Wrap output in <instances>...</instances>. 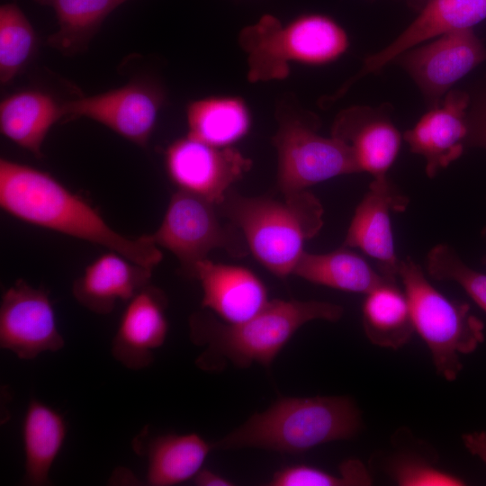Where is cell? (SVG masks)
<instances>
[{
    "mask_svg": "<svg viewBox=\"0 0 486 486\" xmlns=\"http://www.w3.org/2000/svg\"><path fill=\"white\" fill-rule=\"evenodd\" d=\"M466 122L465 146L486 149V88L471 101Z\"/></svg>",
    "mask_w": 486,
    "mask_h": 486,
    "instance_id": "cell-31",
    "label": "cell"
},
{
    "mask_svg": "<svg viewBox=\"0 0 486 486\" xmlns=\"http://www.w3.org/2000/svg\"><path fill=\"white\" fill-rule=\"evenodd\" d=\"M166 302L165 293L150 284L127 302L111 346L112 356L124 367L140 370L153 362V353L168 331Z\"/></svg>",
    "mask_w": 486,
    "mask_h": 486,
    "instance_id": "cell-15",
    "label": "cell"
},
{
    "mask_svg": "<svg viewBox=\"0 0 486 486\" xmlns=\"http://www.w3.org/2000/svg\"><path fill=\"white\" fill-rule=\"evenodd\" d=\"M417 11H420L430 0H406Z\"/></svg>",
    "mask_w": 486,
    "mask_h": 486,
    "instance_id": "cell-34",
    "label": "cell"
},
{
    "mask_svg": "<svg viewBox=\"0 0 486 486\" xmlns=\"http://www.w3.org/2000/svg\"><path fill=\"white\" fill-rule=\"evenodd\" d=\"M165 164L178 190L219 205L252 161L233 147H216L186 135L169 144Z\"/></svg>",
    "mask_w": 486,
    "mask_h": 486,
    "instance_id": "cell-9",
    "label": "cell"
},
{
    "mask_svg": "<svg viewBox=\"0 0 486 486\" xmlns=\"http://www.w3.org/2000/svg\"><path fill=\"white\" fill-rule=\"evenodd\" d=\"M342 306L320 301L272 300L246 321L221 322L210 313L190 318L191 338L205 346L197 359L201 368L213 369L220 360L238 367L253 363L268 367L293 334L314 320L338 321Z\"/></svg>",
    "mask_w": 486,
    "mask_h": 486,
    "instance_id": "cell-2",
    "label": "cell"
},
{
    "mask_svg": "<svg viewBox=\"0 0 486 486\" xmlns=\"http://www.w3.org/2000/svg\"><path fill=\"white\" fill-rule=\"evenodd\" d=\"M0 206L24 222L100 245L146 267L154 269L162 260L151 235L120 234L49 173L6 158L0 159Z\"/></svg>",
    "mask_w": 486,
    "mask_h": 486,
    "instance_id": "cell-1",
    "label": "cell"
},
{
    "mask_svg": "<svg viewBox=\"0 0 486 486\" xmlns=\"http://www.w3.org/2000/svg\"><path fill=\"white\" fill-rule=\"evenodd\" d=\"M212 445L197 434H166L147 445V482L152 486H172L186 482L202 469Z\"/></svg>",
    "mask_w": 486,
    "mask_h": 486,
    "instance_id": "cell-25",
    "label": "cell"
},
{
    "mask_svg": "<svg viewBox=\"0 0 486 486\" xmlns=\"http://www.w3.org/2000/svg\"><path fill=\"white\" fill-rule=\"evenodd\" d=\"M193 278L202 288V307L227 323L248 320L269 302L263 282L243 266L214 263L207 258L195 266Z\"/></svg>",
    "mask_w": 486,
    "mask_h": 486,
    "instance_id": "cell-17",
    "label": "cell"
},
{
    "mask_svg": "<svg viewBox=\"0 0 486 486\" xmlns=\"http://www.w3.org/2000/svg\"><path fill=\"white\" fill-rule=\"evenodd\" d=\"M389 476L400 486H462L465 482L410 452L392 456L386 465Z\"/></svg>",
    "mask_w": 486,
    "mask_h": 486,
    "instance_id": "cell-30",
    "label": "cell"
},
{
    "mask_svg": "<svg viewBox=\"0 0 486 486\" xmlns=\"http://www.w3.org/2000/svg\"><path fill=\"white\" fill-rule=\"evenodd\" d=\"M33 27L15 4L0 7V82L6 85L25 67L35 48Z\"/></svg>",
    "mask_w": 486,
    "mask_h": 486,
    "instance_id": "cell-27",
    "label": "cell"
},
{
    "mask_svg": "<svg viewBox=\"0 0 486 486\" xmlns=\"http://www.w3.org/2000/svg\"><path fill=\"white\" fill-rule=\"evenodd\" d=\"M361 428V412L349 397H286L252 415L212 447H256L297 454L328 442L353 438Z\"/></svg>",
    "mask_w": 486,
    "mask_h": 486,
    "instance_id": "cell-3",
    "label": "cell"
},
{
    "mask_svg": "<svg viewBox=\"0 0 486 486\" xmlns=\"http://www.w3.org/2000/svg\"><path fill=\"white\" fill-rule=\"evenodd\" d=\"M292 274L327 287L366 294L387 280L350 248L325 254L305 250L296 263Z\"/></svg>",
    "mask_w": 486,
    "mask_h": 486,
    "instance_id": "cell-23",
    "label": "cell"
},
{
    "mask_svg": "<svg viewBox=\"0 0 486 486\" xmlns=\"http://www.w3.org/2000/svg\"><path fill=\"white\" fill-rule=\"evenodd\" d=\"M465 448L486 464V432L473 431L462 436Z\"/></svg>",
    "mask_w": 486,
    "mask_h": 486,
    "instance_id": "cell-32",
    "label": "cell"
},
{
    "mask_svg": "<svg viewBox=\"0 0 486 486\" xmlns=\"http://www.w3.org/2000/svg\"><path fill=\"white\" fill-rule=\"evenodd\" d=\"M67 430L59 411L36 399L30 400L22 427L26 484L50 483V472L62 449Z\"/></svg>",
    "mask_w": 486,
    "mask_h": 486,
    "instance_id": "cell-21",
    "label": "cell"
},
{
    "mask_svg": "<svg viewBox=\"0 0 486 486\" xmlns=\"http://www.w3.org/2000/svg\"><path fill=\"white\" fill-rule=\"evenodd\" d=\"M187 135L216 147H232L249 132L252 114L237 95H211L193 100L185 109Z\"/></svg>",
    "mask_w": 486,
    "mask_h": 486,
    "instance_id": "cell-22",
    "label": "cell"
},
{
    "mask_svg": "<svg viewBox=\"0 0 486 486\" xmlns=\"http://www.w3.org/2000/svg\"><path fill=\"white\" fill-rule=\"evenodd\" d=\"M62 118V104L39 90L19 91L0 103L2 134L39 158L48 132Z\"/></svg>",
    "mask_w": 486,
    "mask_h": 486,
    "instance_id": "cell-20",
    "label": "cell"
},
{
    "mask_svg": "<svg viewBox=\"0 0 486 486\" xmlns=\"http://www.w3.org/2000/svg\"><path fill=\"white\" fill-rule=\"evenodd\" d=\"M372 477L364 464L357 459L343 462L339 473L298 464L277 471L268 485L271 486H365L371 485Z\"/></svg>",
    "mask_w": 486,
    "mask_h": 486,
    "instance_id": "cell-28",
    "label": "cell"
},
{
    "mask_svg": "<svg viewBox=\"0 0 486 486\" xmlns=\"http://www.w3.org/2000/svg\"><path fill=\"white\" fill-rule=\"evenodd\" d=\"M272 143L277 153V187L282 194L307 190L333 177L359 173L351 148L318 133L315 115L281 104Z\"/></svg>",
    "mask_w": 486,
    "mask_h": 486,
    "instance_id": "cell-7",
    "label": "cell"
},
{
    "mask_svg": "<svg viewBox=\"0 0 486 486\" xmlns=\"http://www.w3.org/2000/svg\"><path fill=\"white\" fill-rule=\"evenodd\" d=\"M218 206L194 194L178 190L172 194L154 242L174 254L184 274L191 278L195 266L208 254L220 248L236 257L248 254V246L238 229L222 223Z\"/></svg>",
    "mask_w": 486,
    "mask_h": 486,
    "instance_id": "cell-8",
    "label": "cell"
},
{
    "mask_svg": "<svg viewBox=\"0 0 486 486\" xmlns=\"http://www.w3.org/2000/svg\"><path fill=\"white\" fill-rule=\"evenodd\" d=\"M362 320L366 338L380 347L400 348L415 332L406 294L397 280H387L365 294Z\"/></svg>",
    "mask_w": 486,
    "mask_h": 486,
    "instance_id": "cell-24",
    "label": "cell"
},
{
    "mask_svg": "<svg viewBox=\"0 0 486 486\" xmlns=\"http://www.w3.org/2000/svg\"><path fill=\"white\" fill-rule=\"evenodd\" d=\"M164 104L162 91L148 83L132 82L110 91L62 104L63 118H87L146 148Z\"/></svg>",
    "mask_w": 486,
    "mask_h": 486,
    "instance_id": "cell-12",
    "label": "cell"
},
{
    "mask_svg": "<svg viewBox=\"0 0 486 486\" xmlns=\"http://www.w3.org/2000/svg\"><path fill=\"white\" fill-rule=\"evenodd\" d=\"M486 19V0H430L414 21L387 47L369 56L350 84L376 72L406 50L443 33L472 29Z\"/></svg>",
    "mask_w": 486,
    "mask_h": 486,
    "instance_id": "cell-18",
    "label": "cell"
},
{
    "mask_svg": "<svg viewBox=\"0 0 486 486\" xmlns=\"http://www.w3.org/2000/svg\"><path fill=\"white\" fill-rule=\"evenodd\" d=\"M434 39L394 59L414 79L431 107L442 100L453 85L486 59V48L472 28L451 31Z\"/></svg>",
    "mask_w": 486,
    "mask_h": 486,
    "instance_id": "cell-11",
    "label": "cell"
},
{
    "mask_svg": "<svg viewBox=\"0 0 486 486\" xmlns=\"http://www.w3.org/2000/svg\"><path fill=\"white\" fill-rule=\"evenodd\" d=\"M65 345L49 292L19 279L3 294L0 346L22 360H32Z\"/></svg>",
    "mask_w": 486,
    "mask_h": 486,
    "instance_id": "cell-10",
    "label": "cell"
},
{
    "mask_svg": "<svg viewBox=\"0 0 486 486\" xmlns=\"http://www.w3.org/2000/svg\"><path fill=\"white\" fill-rule=\"evenodd\" d=\"M483 236L486 238V228L483 230L482 232ZM482 263L486 266V255L482 257Z\"/></svg>",
    "mask_w": 486,
    "mask_h": 486,
    "instance_id": "cell-35",
    "label": "cell"
},
{
    "mask_svg": "<svg viewBox=\"0 0 486 486\" xmlns=\"http://www.w3.org/2000/svg\"><path fill=\"white\" fill-rule=\"evenodd\" d=\"M470 103L471 97L466 92L449 91L413 128L404 132L403 140L410 151L425 158L429 178L462 156Z\"/></svg>",
    "mask_w": 486,
    "mask_h": 486,
    "instance_id": "cell-14",
    "label": "cell"
},
{
    "mask_svg": "<svg viewBox=\"0 0 486 486\" xmlns=\"http://www.w3.org/2000/svg\"><path fill=\"white\" fill-rule=\"evenodd\" d=\"M409 199L388 178L374 180L369 191L357 205L343 246L359 248L375 260L377 271L397 280L400 259L397 257L390 212H403Z\"/></svg>",
    "mask_w": 486,
    "mask_h": 486,
    "instance_id": "cell-13",
    "label": "cell"
},
{
    "mask_svg": "<svg viewBox=\"0 0 486 486\" xmlns=\"http://www.w3.org/2000/svg\"><path fill=\"white\" fill-rule=\"evenodd\" d=\"M401 279L415 332L427 345L438 375L454 381L463 369L461 357L484 341V324L470 305L448 299L426 278L410 257L400 259Z\"/></svg>",
    "mask_w": 486,
    "mask_h": 486,
    "instance_id": "cell-6",
    "label": "cell"
},
{
    "mask_svg": "<svg viewBox=\"0 0 486 486\" xmlns=\"http://www.w3.org/2000/svg\"><path fill=\"white\" fill-rule=\"evenodd\" d=\"M428 274L440 281L457 283L486 312V274L468 266L448 245L435 246L427 256Z\"/></svg>",
    "mask_w": 486,
    "mask_h": 486,
    "instance_id": "cell-29",
    "label": "cell"
},
{
    "mask_svg": "<svg viewBox=\"0 0 486 486\" xmlns=\"http://www.w3.org/2000/svg\"><path fill=\"white\" fill-rule=\"evenodd\" d=\"M331 135L351 148L360 172L374 180L388 178L401 136L386 112L366 106L346 109L335 119Z\"/></svg>",
    "mask_w": 486,
    "mask_h": 486,
    "instance_id": "cell-16",
    "label": "cell"
},
{
    "mask_svg": "<svg viewBox=\"0 0 486 486\" xmlns=\"http://www.w3.org/2000/svg\"><path fill=\"white\" fill-rule=\"evenodd\" d=\"M153 269L109 250L90 263L72 285L76 302L101 315L112 312L119 301L128 302L149 284Z\"/></svg>",
    "mask_w": 486,
    "mask_h": 486,
    "instance_id": "cell-19",
    "label": "cell"
},
{
    "mask_svg": "<svg viewBox=\"0 0 486 486\" xmlns=\"http://www.w3.org/2000/svg\"><path fill=\"white\" fill-rule=\"evenodd\" d=\"M194 482L199 486H230L234 483L223 476L208 469H201L194 477Z\"/></svg>",
    "mask_w": 486,
    "mask_h": 486,
    "instance_id": "cell-33",
    "label": "cell"
},
{
    "mask_svg": "<svg viewBox=\"0 0 486 486\" xmlns=\"http://www.w3.org/2000/svg\"><path fill=\"white\" fill-rule=\"evenodd\" d=\"M238 42L247 55L251 83L284 80L292 64H329L349 47L346 30L322 14H301L286 23L265 14L240 32Z\"/></svg>",
    "mask_w": 486,
    "mask_h": 486,
    "instance_id": "cell-5",
    "label": "cell"
},
{
    "mask_svg": "<svg viewBox=\"0 0 486 486\" xmlns=\"http://www.w3.org/2000/svg\"><path fill=\"white\" fill-rule=\"evenodd\" d=\"M51 7L58 29L48 43L65 54L82 51L97 32L104 19L128 0H34Z\"/></svg>",
    "mask_w": 486,
    "mask_h": 486,
    "instance_id": "cell-26",
    "label": "cell"
},
{
    "mask_svg": "<svg viewBox=\"0 0 486 486\" xmlns=\"http://www.w3.org/2000/svg\"><path fill=\"white\" fill-rule=\"evenodd\" d=\"M217 206L240 230L254 257L281 279L292 274L304 243L323 225L321 202L307 190L274 199L244 196L230 189Z\"/></svg>",
    "mask_w": 486,
    "mask_h": 486,
    "instance_id": "cell-4",
    "label": "cell"
}]
</instances>
